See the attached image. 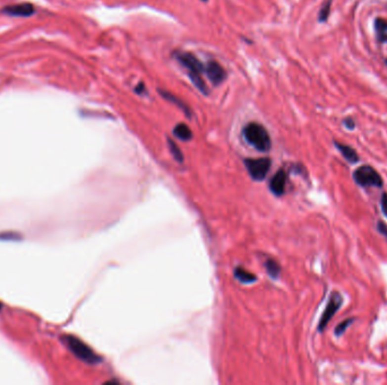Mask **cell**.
<instances>
[{
    "label": "cell",
    "instance_id": "obj_1",
    "mask_svg": "<svg viewBox=\"0 0 387 385\" xmlns=\"http://www.w3.org/2000/svg\"><path fill=\"white\" fill-rule=\"evenodd\" d=\"M245 140L259 152H267L272 146V140L269 133L264 125L257 122L248 123L242 130Z\"/></svg>",
    "mask_w": 387,
    "mask_h": 385
},
{
    "label": "cell",
    "instance_id": "obj_2",
    "mask_svg": "<svg viewBox=\"0 0 387 385\" xmlns=\"http://www.w3.org/2000/svg\"><path fill=\"white\" fill-rule=\"evenodd\" d=\"M354 182L361 188H383L384 180L382 175L371 166V165H361L355 168L352 173Z\"/></svg>",
    "mask_w": 387,
    "mask_h": 385
},
{
    "label": "cell",
    "instance_id": "obj_3",
    "mask_svg": "<svg viewBox=\"0 0 387 385\" xmlns=\"http://www.w3.org/2000/svg\"><path fill=\"white\" fill-rule=\"evenodd\" d=\"M64 340L70 349V351H72L77 358L83 360L84 363L89 365H96L101 363V357L97 356L87 345L84 344L83 341L78 339V338L73 336H65Z\"/></svg>",
    "mask_w": 387,
    "mask_h": 385
},
{
    "label": "cell",
    "instance_id": "obj_4",
    "mask_svg": "<svg viewBox=\"0 0 387 385\" xmlns=\"http://www.w3.org/2000/svg\"><path fill=\"white\" fill-rule=\"evenodd\" d=\"M342 304H343V296L341 295V293L339 292L332 293L330 296V300L327 302L326 308L324 309L322 316H320V320L317 327L318 332L320 333L324 332V330L326 329L327 324L330 323L332 319H333V316L335 315L336 312L341 308Z\"/></svg>",
    "mask_w": 387,
    "mask_h": 385
},
{
    "label": "cell",
    "instance_id": "obj_5",
    "mask_svg": "<svg viewBox=\"0 0 387 385\" xmlns=\"http://www.w3.org/2000/svg\"><path fill=\"white\" fill-rule=\"evenodd\" d=\"M245 165L253 180L263 181L266 178L269 168H271L272 162L267 157H261V158H246Z\"/></svg>",
    "mask_w": 387,
    "mask_h": 385
},
{
    "label": "cell",
    "instance_id": "obj_6",
    "mask_svg": "<svg viewBox=\"0 0 387 385\" xmlns=\"http://www.w3.org/2000/svg\"><path fill=\"white\" fill-rule=\"evenodd\" d=\"M174 58L187 70L188 76L189 75H202L204 73L205 66L193 53L186 52V51H177L174 53Z\"/></svg>",
    "mask_w": 387,
    "mask_h": 385
},
{
    "label": "cell",
    "instance_id": "obj_7",
    "mask_svg": "<svg viewBox=\"0 0 387 385\" xmlns=\"http://www.w3.org/2000/svg\"><path fill=\"white\" fill-rule=\"evenodd\" d=\"M204 73L210 81L215 86L222 84L226 78V72L217 61H210L205 66Z\"/></svg>",
    "mask_w": 387,
    "mask_h": 385
},
{
    "label": "cell",
    "instance_id": "obj_8",
    "mask_svg": "<svg viewBox=\"0 0 387 385\" xmlns=\"http://www.w3.org/2000/svg\"><path fill=\"white\" fill-rule=\"evenodd\" d=\"M288 175L284 170H279L275 175L273 176L272 180L269 181V190L276 197H281L285 192V187H287Z\"/></svg>",
    "mask_w": 387,
    "mask_h": 385
},
{
    "label": "cell",
    "instance_id": "obj_9",
    "mask_svg": "<svg viewBox=\"0 0 387 385\" xmlns=\"http://www.w3.org/2000/svg\"><path fill=\"white\" fill-rule=\"evenodd\" d=\"M34 7L31 3H18V5L5 7L2 9V13L14 17H29L34 14Z\"/></svg>",
    "mask_w": 387,
    "mask_h": 385
},
{
    "label": "cell",
    "instance_id": "obj_10",
    "mask_svg": "<svg viewBox=\"0 0 387 385\" xmlns=\"http://www.w3.org/2000/svg\"><path fill=\"white\" fill-rule=\"evenodd\" d=\"M334 145H335V147L338 148V151L341 153V155L344 157V158H345L347 163L355 164L360 160V156L358 155V153L355 152V149L349 146V145L339 143V141H336V140L334 141Z\"/></svg>",
    "mask_w": 387,
    "mask_h": 385
},
{
    "label": "cell",
    "instance_id": "obj_11",
    "mask_svg": "<svg viewBox=\"0 0 387 385\" xmlns=\"http://www.w3.org/2000/svg\"><path fill=\"white\" fill-rule=\"evenodd\" d=\"M159 92H160V94H161V96L163 97V99H166L167 101L171 102L172 104H174L175 107L180 109L181 111H182L183 113H185V115H186L187 116H188V117H191V111H190V109H189L188 105H187V104L185 103V102H183L182 100L178 99L177 96H174L173 94H172V93H170V92H169V90L159 89Z\"/></svg>",
    "mask_w": 387,
    "mask_h": 385
},
{
    "label": "cell",
    "instance_id": "obj_12",
    "mask_svg": "<svg viewBox=\"0 0 387 385\" xmlns=\"http://www.w3.org/2000/svg\"><path fill=\"white\" fill-rule=\"evenodd\" d=\"M173 135L182 141H189L193 139V131L185 123H179L173 129Z\"/></svg>",
    "mask_w": 387,
    "mask_h": 385
},
{
    "label": "cell",
    "instance_id": "obj_13",
    "mask_svg": "<svg viewBox=\"0 0 387 385\" xmlns=\"http://www.w3.org/2000/svg\"><path fill=\"white\" fill-rule=\"evenodd\" d=\"M375 32H376V37L379 42L387 43V21H385L384 18H376Z\"/></svg>",
    "mask_w": 387,
    "mask_h": 385
},
{
    "label": "cell",
    "instance_id": "obj_14",
    "mask_svg": "<svg viewBox=\"0 0 387 385\" xmlns=\"http://www.w3.org/2000/svg\"><path fill=\"white\" fill-rule=\"evenodd\" d=\"M234 277L240 282H242V284H252V282H255L257 279L255 274L249 272L248 270L241 268V267H238V268L234 270Z\"/></svg>",
    "mask_w": 387,
    "mask_h": 385
},
{
    "label": "cell",
    "instance_id": "obj_15",
    "mask_svg": "<svg viewBox=\"0 0 387 385\" xmlns=\"http://www.w3.org/2000/svg\"><path fill=\"white\" fill-rule=\"evenodd\" d=\"M265 267H266V271L269 274V277L274 279L279 278L281 273V267L279 262L276 260H273V259H268V260H266V263H265Z\"/></svg>",
    "mask_w": 387,
    "mask_h": 385
},
{
    "label": "cell",
    "instance_id": "obj_16",
    "mask_svg": "<svg viewBox=\"0 0 387 385\" xmlns=\"http://www.w3.org/2000/svg\"><path fill=\"white\" fill-rule=\"evenodd\" d=\"M168 147H169V151L171 153V155L173 156V158L177 160L179 163L183 162V154L180 151V148L178 147V145L174 143L171 138H168Z\"/></svg>",
    "mask_w": 387,
    "mask_h": 385
},
{
    "label": "cell",
    "instance_id": "obj_17",
    "mask_svg": "<svg viewBox=\"0 0 387 385\" xmlns=\"http://www.w3.org/2000/svg\"><path fill=\"white\" fill-rule=\"evenodd\" d=\"M354 321H355L354 317H349V319H346V320L342 321L341 323H339L338 325H336L335 331H334V335H335L336 337H338V338H339V337H341V336H343V333L346 331V329L349 328L350 325H352V324H353V322H354Z\"/></svg>",
    "mask_w": 387,
    "mask_h": 385
},
{
    "label": "cell",
    "instance_id": "obj_18",
    "mask_svg": "<svg viewBox=\"0 0 387 385\" xmlns=\"http://www.w3.org/2000/svg\"><path fill=\"white\" fill-rule=\"evenodd\" d=\"M331 5H332V0H327V1L322 6V8H320L318 14V21L320 23H324L327 21V18L330 16V13H331Z\"/></svg>",
    "mask_w": 387,
    "mask_h": 385
},
{
    "label": "cell",
    "instance_id": "obj_19",
    "mask_svg": "<svg viewBox=\"0 0 387 385\" xmlns=\"http://www.w3.org/2000/svg\"><path fill=\"white\" fill-rule=\"evenodd\" d=\"M376 229H377V231L381 235H383L386 239H387V225L382 221H378L377 222V225H376Z\"/></svg>",
    "mask_w": 387,
    "mask_h": 385
},
{
    "label": "cell",
    "instance_id": "obj_20",
    "mask_svg": "<svg viewBox=\"0 0 387 385\" xmlns=\"http://www.w3.org/2000/svg\"><path fill=\"white\" fill-rule=\"evenodd\" d=\"M381 208H382L383 214H384V215H385V217L387 218V192H384V193L382 194V198H381Z\"/></svg>",
    "mask_w": 387,
    "mask_h": 385
},
{
    "label": "cell",
    "instance_id": "obj_21",
    "mask_svg": "<svg viewBox=\"0 0 387 385\" xmlns=\"http://www.w3.org/2000/svg\"><path fill=\"white\" fill-rule=\"evenodd\" d=\"M343 125L347 129V130H353L355 128V122L353 119H351V117H346V119L343 120Z\"/></svg>",
    "mask_w": 387,
    "mask_h": 385
},
{
    "label": "cell",
    "instance_id": "obj_22",
    "mask_svg": "<svg viewBox=\"0 0 387 385\" xmlns=\"http://www.w3.org/2000/svg\"><path fill=\"white\" fill-rule=\"evenodd\" d=\"M135 92L137 93V94H139V95H143V94H145V92H146L145 85H144L143 82H139V84L135 87Z\"/></svg>",
    "mask_w": 387,
    "mask_h": 385
},
{
    "label": "cell",
    "instance_id": "obj_23",
    "mask_svg": "<svg viewBox=\"0 0 387 385\" xmlns=\"http://www.w3.org/2000/svg\"><path fill=\"white\" fill-rule=\"evenodd\" d=\"M0 309H1V304H0Z\"/></svg>",
    "mask_w": 387,
    "mask_h": 385
},
{
    "label": "cell",
    "instance_id": "obj_24",
    "mask_svg": "<svg viewBox=\"0 0 387 385\" xmlns=\"http://www.w3.org/2000/svg\"><path fill=\"white\" fill-rule=\"evenodd\" d=\"M202 1H207V0H202Z\"/></svg>",
    "mask_w": 387,
    "mask_h": 385
},
{
    "label": "cell",
    "instance_id": "obj_25",
    "mask_svg": "<svg viewBox=\"0 0 387 385\" xmlns=\"http://www.w3.org/2000/svg\"><path fill=\"white\" fill-rule=\"evenodd\" d=\"M385 62H386V65H387V60H386V61H385Z\"/></svg>",
    "mask_w": 387,
    "mask_h": 385
}]
</instances>
